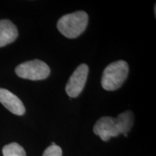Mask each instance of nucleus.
I'll list each match as a JSON object with an SVG mask.
<instances>
[{
  "instance_id": "nucleus-8",
  "label": "nucleus",
  "mask_w": 156,
  "mask_h": 156,
  "mask_svg": "<svg viewBox=\"0 0 156 156\" xmlns=\"http://www.w3.org/2000/svg\"><path fill=\"white\" fill-rule=\"evenodd\" d=\"M118 123L121 134L127 136V133L130 132L134 124V114L131 111H126L122 113L116 118Z\"/></svg>"
},
{
  "instance_id": "nucleus-3",
  "label": "nucleus",
  "mask_w": 156,
  "mask_h": 156,
  "mask_svg": "<svg viewBox=\"0 0 156 156\" xmlns=\"http://www.w3.org/2000/svg\"><path fill=\"white\" fill-rule=\"evenodd\" d=\"M16 75L23 79L30 80H43L46 79L51 73L48 64L39 59L23 62L15 69Z\"/></svg>"
},
{
  "instance_id": "nucleus-2",
  "label": "nucleus",
  "mask_w": 156,
  "mask_h": 156,
  "mask_svg": "<svg viewBox=\"0 0 156 156\" xmlns=\"http://www.w3.org/2000/svg\"><path fill=\"white\" fill-rule=\"evenodd\" d=\"M129 65L124 60H119L108 64L103 70L101 78L103 88L108 91L118 90L128 77Z\"/></svg>"
},
{
  "instance_id": "nucleus-4",
  "label": "nucleus",
  "mask_w": 156,
  "mask_h": 156,
  "mask_svg": "<svg viewBox=\"0 0 156 156\" xmlns=\"http://www.w3.org/2000/svg\"><path fill=\"white\" fill-rule=\"evenodd\" d=\"M88 73V66L85 64H81L70 76L65 87L66 93L70 98H77L80 95L86 83Z\"/></svg>"
},
{
  "instance_id": "nucleus-1",
  "label": "nucleus",
  "mask_w": 156,
  "mask_h": 156,
  "mask_svg": "<svg viewBox=\"0 0 156 156\" xmlns=\"http://www.w3.org/2000/svg\"><path fill=\"white\" fill-rule=\"evenodd\" d=\"M88 23V15L84 11H77L64 15L57 22V28L68 38H76L85 30Z\"/></svg>"
},
{
  "instance_id": "nucleus-5",
  "label": "nucleus",
  "mask_w": 156,
  "mask_h": 156,
  "mask_svg": "<svg viewBox=\"0 0 156 156\" xmlns=\"http://www.w3.org/2000/svg\"><path fill=\"white\" fill-rule=\"evenodd\" d=\"M93 132L104 142L108 141L112 137H116L121 134L116 118L111 116L99 119L93 126Z\"/></svg>"
},
{
  "instance_id": "nucleus-7",
  "label": "nucleus",
  "mask_w": 156,
  "mask_h": 156,
  "mask_svg": "<svg viewBox=\"0 0 156 156\" xmlns=\"http://www.w3.org/2000/svg\"><path fill=\"white\" fill-rule=\"evenodd\" d=\"M18 36L17 27L9 20H0V47L14 42Z\"/></svg>"
},
{
  "instance_id": "nucleus-9",
  "label": "nucleus",
  "mask_w": 156,
  "mask_h": 156,
  "mask_svg": "<svg viewBox=\"0 0 156 156\" xmlns=\"http://www.w3.org/2000/svg\"><path fill=\"white\" fill-rule=\"evenodd\" d=\"M3 156H26L24 148L16 142H12L2 148Z\"/></svg>"
},
{
  "instance_id": "nucleus-10",
  "label": "nucleus",
  "mask_w": 156,
  "mask_h": 156,
  "mask_svg": "<svg viewBox=\"0 0 156 156\" xmlns=\"http://www.w3.org/2000/svg\"><path fill=\"white\" fill-rule=\"evenodd\" d=\"M43 156H62V150L56 145H50L45 150Z\"/></svg>"
},
{
  "instance_id": "nucleus-6",
  "label": "nucleus",
  "mask_w": 156,
  "mask_h": 156,
  "mask_svg": "<svg viewBox=\"0 0 156 156\" xmlns=\"http://www.w3.org/2000/svg\"><path fill=\"white\" fill-rule=\"evenodd\" d=\"M0 103L17 116H22L25 113V106L20 99L7 89L0 88Z\"/></svg>"
},
{
  "instance_id": "nucleus-11",
  "label": "nucleus",
  "mask_w": 156,
  "mask_h": 156,
  "mask_svg": "<svg viewBox=\"0 0 156 156\" xmlns=\"http://www.w3.org/2000/svg\"><path fill=\"white\" fill-rule=\"evenodd\" d=\"M56 144H55V142H51V145H55Z\"/></svg>"
}]
</instances>
